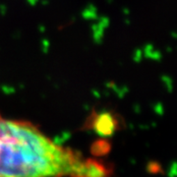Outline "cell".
<instances>
[{
  "label": "cell",
  "instance_id": "obj_1",
  "mask_svg": "<svg viewBox=\"0 0 177 177\" xmlns=\"http://www.w3.org/2000/svg\"><path fill=\"white\" fill-rule=\"evenodd\" d=\"M108 165L54 142L33 123L0 114V177H110Z\"/></svg>",
  "mask_w": 177,
  "mask_h": 177
}]
</instances>
